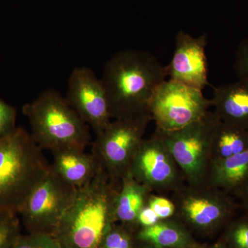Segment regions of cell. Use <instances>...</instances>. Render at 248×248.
Instances as JSON below:
<instances>
[{
    "label": "cell",
    "mask_w": 248,
    "mask_h": 248,
    "mask_svg": "<svg viewBox=\"0 0 248 248\" xmlns=\"http://www.w3.org/2000/svg\"><path fill=\"white\" fill-rule=\"evenodd\" d=\"M13 248H62L53 235L32 232L21 235Z\"/></svg>",
    "instance_id": "obj_20"
},
{
    "label": "cell",
    "mask_w": 248,
    "mask_h": 248,
    "mask_svg": "<svg viewBox=\"0 0 248 248\" xmlns=\"http://www.w3.org/2000/svg\"><path fill=\"white\" fill-rule=\"evenodd\" d=\"M166 77L165 66L147 50L126 49L114 54L104 65L100 79L111 117L151 114L152 98Z\"/></svg>",
    "instance_id": "obj_1"
},
{
    "label": "cell",
    "mask_w": 248,
    "mask_h": 248,
    "mask_svg": "<svg viewBox=\"0 0 248 248\" xmlns=\"http://www.w3.org/2000/svg\"><path fill=\"white\" fill-rule=\"evenodd\" d=\"M107 174L98 168L94 177L78 188L74 200L53 236L62 248H101L115 219V203Z\"/></svg>",
    "instance_id": "obj_2"
},
{
    "label": "cell",
    "mask_w": 248,
    "mask_h": 248,
    "mask_svg": "<svg viewBox=\"0 0 248 248\" xmlns=\"http://www.w3.org/2000/svg\"><path fill=\"white\" fill-rule=\"evenodd\" d=\"M138 238L160 248L177 247L184 244V241L182 232L174 227L158 223L143 228L138 233Z\"/></svg>",
    "instance_id": "obj_15"
},
{
    "label": "cell",
    "mask_w": 248,
    "mask_h": 248,
    "mask_svg": "<svg viewBox=\"0 0 248 248\" xmlns=\"http://www.w3.org/2000/svg\"><path fill=\"white\" fill-rule=\"evenodd\" d=\"M52 169L65 182L77 188L88 184L97 172L98 164L92 153L77 149L53 152Z\"/></svg>",
    "instance_id": "obj_11"
},
{
    "label": "cell",
    "mask_w": 248,
    "mask_h": 248,
    "mask_svg": "<svg viewBox=\"0 0 248 248\" xmlns=\"http://www.w3.org/2000/svg\"><path fill=\"white\" fill-rule=\"evenodd\" d=\"M151 114L117 119L97 135L92 154L106 174L122 172L131 166L141 144L145 124Z\"/></svg>",
    "instance_id": "obj_7"
},
{
    "label": "cell",
    "mask_w": 248,
    "mask_h": 248,
    "mask_svg": "<svg viewBox=\"0 0 248 248\" xmlns=\"http://www.w3.org/2000/svg\"><path fill=\"white\" fill-rule=\"evenodd\" d=\"M234 68L239 79L248 81V38L243 41L238 48Z\"/></svg>",
    "instance_id": "obj_23"
},
{
    "label": "cell",
    "mask_w": 248,
    "mask_h": 248,
    "mask_svg": "<svg viewBox=\"0 0 248 248\" xmlns=\"http://www.w3.org/2000/svg\"><path fill=\"white\" fill-rule=\"evenodd\" d=\"M220 172L222 179L231 184L244 179L248 172V150L226 158Z\"/></svg>",
    "instance_id": "obj_18"
},
{
    "label": "cell",
    "mask_w": 248,
    "mask_h": 248,
    "mask_svg": "<svg viewBox=\"0 0 248 248\" xmlns=\"http://www.w3.org/2000/svg\"><path fill=\"white\" fill-rule=\"evenodd\" d=\"M48 164L32 135L23 128L0 138V214H19Z\"/></svg>",
    "instance_id": "obj_3"
},
{
    "label": "cell",
    "mask_w": 248,
    "mask_h": 248,
    "mask_svg": "<svg viewBox=\"0 0 248 248\" xmlns=\"http://www.w3.org/2000/svg\"><path fill=\"white\" fill-rule=\"evenodd\" d=\"M16 117L15 108L0 98V138L16 128Z\"/></svg>",
    "instance_id": "obj_22"
},
{
    "label": "cell",
    "mask_w": 248,
    "mask_h": 248,
    "mask_svg": "<svg viewBox=\"0 0 248 248\" xmlns=\"http://www.w3.org/2000/svg\"><path fill=\"white\" fill-rule=\"evenodd\" d=\"M66 99L96 135L109 124L111 114L105 89L91 68L76 67L68 79Z\"/></svg>",
    "instance_id": "obj_8"
},
{
    "label": "cell",
    "mask_w": 248,
    "mask_h": 248,
    "mask_svg": "<svg viewBox=\"0 0 248 248\" xmlns=\"http://www.w3.org/2000/svg\"><path fill=\"white\" fill-rule=\"evenodd\" d=\"M234 241L239 248H248V226L239 228L234 233Z\"/></svg>",
    "instance_id": "obj_26"
},
{
    "label": "cell",
    "mask_w": 248,
    "mask_h": 248,
    "mask_svg": "<svg viewBox=\"0 0 248 248\" xmlns=\"http://www.w3.org/2000/svg\"><path fill=\"white\" fill-rule=\"evenodd\" d=\"M212 104L232 125L248 124V81H238L213 87Z\"/></svg>",
    "instance_id": "obj_13"
},
{
    "label": "cell",
    "mask_w": 248,
    "mask_h": 248,
    "mask_svg": "<svg viewBox=\"0 0 248 248\" xmlns=\"http://www.w3.org/2000/svg\"><path fill=\"white\" fill-rule=\"evenodd\" d=\"M22 234L18 214H0V248H13Z\"/></svg>",
    "instance_id": "obj_19"
},
{
    "label": "cell",
    "mask_w": 248,
    "mask_h": 248,
    "mask_svg": "<svg viewBox=\"0 0 248 248\" xmlns=\"http://www.w3.org/2000/svg\"><path fill=\"white\" fill-rule=\"evenodd\" d=\"M78 188L65 182L50 168L32 189L18 215L28 232L53 235L71 205Z\"/></svg>",
    "instance_id": "obj_5"
},
{
    "label": "cell",
    "mask_w": 248,
    "mask_h": 248,
    "mask_svg": "<svg viewBox=\"0 0 248 248\" xmlns=\"http://www.w3.org/2000/svg\"><path fill=\"white\" fill-rule=\"evenodd\" d=\"M211 105L202 90L169 79L156 90L149 110L160 131L172 133L203 120Z\"/></svg>",
    "instance_id": "obj_6"
},
{
    "label": "cell",
    "mask_w": 248,
    "mask_h": 248,
    "mask_svg": "<svg viewBox=\"0 0 248 248\" xmlns=\"http://www.w3.org/2000/svg\"><path fill=\"white\" fill-rule=\"evenodd\" d=\"M187 216L196 224H211L221 216V209L213 202L204 199H191L185 204Z\"/></svg>",
    "instance_id": "obj_16"
},
{
    "label": "cell",
    "mask_w": 248,
    "mask_h": 248,
    "mask_svg": "<svg viewBox=\"0 0 248 248\" xmlns=\"http://www.w3.org/2000/svg\"><path fill=\"white\" fill-rule=\"evenodd\" d=\"M206 46V34L195 37L179 31L172 60L165 66L170 79L203 91L209 85Z\"/></svg>",
    "instance_id": "obj_9"
},
{
    "label": "cell",
    "mask_w": 248,
    "mask_h": 248,
    "mask_svg": "<svg viewBox=\"0 0 248 248\" xmlns=\"http://www.w3.org/2000/svg\"><path fill=\"white\" fill-rule=\"evenodd\" d=\"M101 248H133V243L125 230L112 226L103 240Z\"/></svg>",
    "instance_id": "obj_21"
},
{
    "label": "cell",
    "mask_w": 248,
    "mask_h": 248,
    "mask_svg": "<svg viewBox=\"0 0 248 248\" xmlns=\"http://www.w3.org/2000/svg\"><path fill=\"white\" fill-rule=\"evenodd\" d=\"M150 207L159 218H168L174 213V207L172 202L163 197H154L150 202Z\"/></svg>",
    "instance_id": "obj_24"
},
{
    "label": "cell",
    "mask_w": 248,
    "mask_h": 248,
    "mask_svg": "<svg viewBox=\"0 0 248 248\" xmlns=\"http://www.w3.org/2000/svg\"><path fill=\"white\" fill-rule=\"evenodd\" d=\"M161 143L158 141L141 143L128 173L153 184L169 181L173 170L169 159L165 155Z\"/></svg>",
    "instance_id": "obj_12"
},
{
    "label": "cell",
    "mask_w": 248,
    "mask_h": 248,
    "mask_svg": "<svg viewBox=\"0 0 248 248\" xmlns=\"http://www.w3.org/2000/svg\"><path fill=\"white\" fill-rule=\"evenodd\" d=\"M31 125V135L42 149L84 151L91 140L90 127L53 89H46L22 108Z\"/></svg>",
    "instance_id": "obj_4"
},
{
    "label": "cell",
    "mask_w": 248,
    "mask_h": 248,
    "mask_svg": "<svg viewBox=\"0 0 248 248\" xmlns=\"http://www.w3.org/2000/svg\"><path fill=\"white\" fill-rule=\"evenodd\" d=\"M159 217L153 211L151 207H145L141 209L140 213H139L137 221H138L141 226L148 227L153 226L157 223Z\"/></svg>",
    "instance_id": "obj_25"
},
{
    "label": "cell",
    "mask_w": 248,
    "mask_h": 248,
    "mask_svg": "<svg viewBox=\"0 0 248 248\" xmlns=\"http://www.w3.org/2000/svg\"><path fill=\"white\" fill-rule=\"evenodd\" d=\"M145 191L130 174H126L120 193L115 203V218L124 223L137 221L144 203Z\"/></svg>",
    "instance_id": "obj_14"
},
{
    "label": "cell",
    "mask_w": 248,
    "mask_h": 248,
    "mask_svg": "<svg viewBox=\"0 0 248 248\" xmlns=\"http://www.w3.org/2000/svg\"><path fill=\"white\" fill-rule=\"evenodd\" d=\"M217 132V145L223 157H230L245 151L246 136L239 129L225 128Z\"/></svg>",
    "instance_id": "obj_17"
},
{
    "label": "cell",
    "mask_w": 248,
    "mask_h": 248,
    "mask_svg": "<svg viewBox=\"0 0 248 248\" xmlns=\"http://www.w3.org/2000/svg\"><path fill=\"white\" fill-rule=\"evenodd\" d=\"M213 133V125L208 122L206 115L203 120L182 130L162 133L165 144L178 164L188 174H195L200 170Z\"/></svg>",
    "instance_id": "obj_10"
}]
</instances>
